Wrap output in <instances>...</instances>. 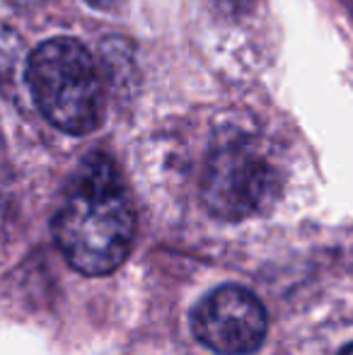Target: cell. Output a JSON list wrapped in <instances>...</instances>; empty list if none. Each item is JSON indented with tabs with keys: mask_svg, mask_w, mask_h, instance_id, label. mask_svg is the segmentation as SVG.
<instances>
[{
	"mask_svg": "<svg viewBox=\"0 0 353 355\" xmlns=\"http://www.w3.org/2000/svg\"><path fill=\"white\" fill-rule=\"evenodd\" d=\"M66 261L85 276H109L131 254L136 211L112 157L89 153L73 174L53 218Z\"/></svg>",
	"mask_w": 353,
	"mask_h": 355,
	"instance_id": "cell-1",
	"label": "cell"
},
{
	"mask_svg": "<svg viewBox=\"0 0 353 355\" xmlns=\"http://www.w3.org/2000/svg\"><path fill=\"white\" fill-rule=\"evenodd\" d=\"M24 78L37 109L56 128L85 136L102 123V78L92 53L78 39L56 37L37 46Z\"/></svg>",
	"mask_w": 353,
	"mask_h": 355,
	"instance_id": "cell-2",
	"label": "cell"
},
{
	"mask_svg": "<svg viewBox=\"0 0 353 355\" xmlns=\"http://www.w3.org/2000/svg\"><path fill=\"white\" fill-rule=\"evenodd\" d=\"M281 179L271 157L250 138H230L211 153L201 179V201L213 218L247 220L273 203Z\"/></svg>",
	"mask_w": 353,
	"mask_h": 355,
	"instance_id": "cell-3",
	"label": "cell"
},
{
	"mask_svg": "<svg viewBox=\"0 0 353 355\" xmlns=\"http://www.w3.org/2000/svg\"><path fill=\"white\" fill-rule=\"evenodd\" d=\"M264 304L245 288L223 285L208 293L191 314V331L218 355H252L266 338Z\"/></svg>",
	"mask_w": 353,
	"mask_h": 355,
	"instance_id": "cell-4",
	"label": "cell"
},
{
	"mask_svg": "<svg viewBox=\"0 0 353 355\" xmlns=\"http://www.w3.org/2000/svg\"><path fill=\"white\" fill-rule=\"evenodd\" d=\"M15 208H17V187H15V174L10 167L8 157H5L3 148H0V234L8 230V225L15 218Z\"/></svg>",
	"mask_w": 353,
	"mask_h": 355,
	"instance_id": "cell-5",
	"label": "cell"
},
{
	"mask_svg": "<svg viewBox=\"0 0 353 355\" xmlns=\"http://www.w3.org/2000/svg\"><path fill=\"white\" fill-rule=\"evenodd\" d=\"M19 51H22V44L15 37V32L0 24V75L3 78H12L15 68L19 66Z\"/></svg>",
	"mask_w": 353,
	"mask_h": 355,
	"instance_id": "cell-6",
	"label": "cell"
},
{
	"mask_svg": "<svg viewBox=\"0 0 353 355\" xmlns=\"http://www.w3.org/2000/svg\"><path fill=\"white\" fill-rule=\"evenodd\" d=\"M252 3H255V0H213V5H216L221 12L223 15H230V17L245 15L247 10L252 8Z\"/></svg>",
	"mask_w": 353,
	"mask_h": 355,
	"instance_id": "cell-7",
	"label": "cell"
},
{
	"mask_svg": "<svg viewBox=\"0 0 353 355\" xmlns=\"http://www.w3.org/2000/svg\"><path fill=\"white\" fill-rule=\"evenodd\" d=\"M5 3H10L12 8H19V10H29V8H37V5L46 3V0H5Z\"/></svg>",
	"mask_w": 353,
	"mask_h": 355,
	"instance_id": "cell-8",
	"label": "cell"
},
{
	"mask_svg": "<svg viewBox=\"0 0 353 355\" xmlns=\"http://www.w3.org/2000/svg\"><path fill=\"white\" fill-rule=\"evenodd\" d=\"M92 8H112L114 5V0H87Z\"/></svg>",
	"mask_w": 353,
	"mask_h": 355,
	"instance_id": "cell-9",
	"label": "cell"
},
{
	"mask_svg": "<svg viewBox=\"0 0 353 355\" xmlns=\"http://www.w3.org/2000/svg\"><path fill=\"white\" fill-rule=\"evenodd\" d=\"M341 355H353V343H351V346H346L344 351H341Z\"/></svg>",
	"mask_w": 353,
	"mask_h": 355,
	"instance_id": "cell-10",
	"label": "cell"
}]
</instances>
